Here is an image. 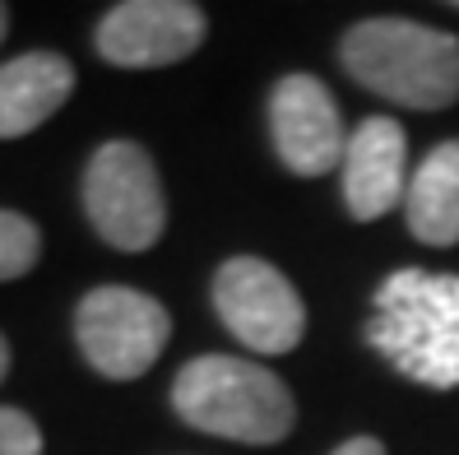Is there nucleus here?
Listing matches in <instances>:
<instances>
[{
  "mask_svg": "<svg viewBox=\"0 0 459 455\" xmlns=\"http://www.w3.org/2000/svg\"><path fill=\"white\" fill-rule=\"evenodd\" d=\"M343 70L399 107L441 112L459 102V38L413 19H362L343 33Z\"/></svg>",
  "mask_w": 459,
  "mask_h": 455,
  "instance_id": "1",
  "label": "nucleus"
},
{
  "mask_svg": "<svg viewBox=\"0 0 459 455\" xmlns=\"http://www.w3.org/2000/svg\"><path fill=\"white\" fill-rule=\"evenodd\" d=\"M330 455H385V446L376 442V437H353V442H343V446L330 451Z\"/></svg>",
  "mask_w": 459,
  "mask_h": 455,
  "instance_id": "14",
  "label": "nucleus"
},
{
  "mask_svg": "<svg viewBox=\"0 0 459 455\" xmlns=\"http://www.w3.org/2000/svg\"><path fill=\"white\" fill-rule=\"evenodd\" d=\"M84 214L117 251H149L168 228V200L153 158L134 140H107L84 168Z\"/></svg>",
  "mask_w": 459,
  "mask_h": 455,
  "instance_id": "4",
  "label": "nucleus"
},
{
  "mask_svg": "<svg viewBox=\"0 0 459 455\" xmlns=\"http://www.w3.org/2000/svg\"><path fill=\"white\" fill-rule=\"evenodd\" d=\"M367 339L403 377L431 390L459 386V275L399 270L376 293Z\"/></svg>",
  "mask_w": 459,
  "mask_h": 455,
  "instance_id": "2",
  "label": "nucleus"
},
{
  "mask_svg": "<svg viewBox=\"0 0 459 455\" xmlns=\"http://www.w3.org/2000/svg\"><path fill=\"white\" fill-rule=\"evenodd\" d=\"M403 214L418 242L427 247H455L459 242V140L437 144L413 172Z\"/></svg>",
  "mask_w": 459,
  "mask_h": 455,
  "instance_id": "11",
  "label": "nucleus"
},
{
  "mask_svg": "<svg viewBox=\"0 0 459 455\" xmlns=\"http://www.w3.org/2000/svg\"><path fill=\"white\" fill-rule=\"evenodd\" d=\"M5 33H10V10L0 5V42H5Z\"/></svg>",
  "mask_w": 459,
  "mask_h": 455,
  "instance_id": "16",
  "label": "nucleus"
},
{
  "mask_svg": "<svg viewBox=\"0 0 459 455\" xmlns=\"http://www.w3.org/2000/svg\"><path fill=\"white\" fill-rule=\"evenodd\" d=\"M42 256V232L29 214L0 209V284L23 279Z\"/></svg>",
  "mask_w": 459,
  "mask_h": 455,
  "instance_id": "12",
  "label": "nucleus"
},
{
  "mask_svg": "<svg viewBox=\"0 0 459 455\" xmlns=\"http://www.w3.org/2000/svg\"><path fill=\"white\" fill-rule=\"evenodd\" d=\"M74 339L93 372L112 381H134L163 358L172 339V316L140 288L102 284L84 293V302L74 307Z\"/></svg>",
  "mask_w": 459,
  "mask_h": 455,
  "instance_id": "5",
  "label": "nucleus"
},
{
  "mask_svg": "<svg viewBox=\"0 0 459 455\" xmlns=\"http://www.w3.org/2000/svg\"><path fill=\"white\" fill-rule=\"evenodd\" d=\"M213 311L255 354H292L307 335L297 288L260 256H232L213 275Z\"/></svg>",
  "mask_w": 459,
  "mask_h": 455,
  "instance_id": "6",
  "label": "nucleus"
},
{
  "mask_svg": "<svg viewBox=\"0 0 459 455\" xmlns=\"http://www.w3.org/2000/svg\"><path fill=\"white\" fill-rule=\"evenodd\" d=\"M74 93V66L61 51H23L0 66V140H19L51 121Z\"/></svg>",
  "mask_w": 459,
  "mask_h": 455,
  "instance_id": "10",
  "label": "nucleus"
},
{
  "mask_svg": "<svg viewBox=\"0 0 459 455\" xmlns=\"http://www.w3.org/2000/svg\"><path fill=\"white\" fill-rule=\"evenodd\" d=\"M269 136L292 177H325L343 163L348 136L334 93L316 74H283L269 93Z\"/></svg>",
  "mask_w": 459,
  "mask_h": 455,
  "instance_id": "8",
  "label": "nucleus"
},
{
  "mask_svg": "<svg viewBox=\"0 0 459 455\" xmlns=\"http://www.w3.org/2000/svg\"><path fill=\"white\" fill-rule=\"evenodd\" d=\"M409 196V144L390 117H367L343 149V205L353 219H385Z\"/></svg>",
  "mask_w": 459,
  "mask_h": 455,
  "instance_id": "9",
  "label": "nucleus"
},
{
  "mask_svg": "<svg viewBox=\"0 0 459 455\" xmlns=\"http://www.w3.org/2000/svg\"><path fill=\"white\" fill-rule=\"evenodd\" d=\"M204 10L191 0H126L98 23V57L121 70L177 66L204 42Z\"/></svg>",
  "mask_w": 459,
  "mask_h": 455,
  "instance_id": "7",
  "label": "nucleus"
},
{
  "mask_svg": "<svg viewBox=\"0 0 459 455\" xmlns=\"http://www.w3.org/2000/svg\"><path fill=\"white\" fill-rule=\"evenodd\" d=\"M0 455H42V427L14 405H0Z\"/></svg>",
  "mask_w": 459,
  "mask_h": 455,
  "instance_id": "13",
  "label": "nucleus"
},
{
  "mask_svg": "<svg viewBox=\"0 0 459 455\" xmlns=\"http://www.w3.org/2000/svg\"><path fill=\"white\" fill-rule=\"evenodd\" d=\"M5 372H10V344H5V335H0V381H5Z\"/></svg>",
  "mask_w": 459,
  "mask_h": 455,
  "instance_id": "15",
  "label": "nucleus"
},
{
  "mask_svg": "<svg viewBox=\"0 0 459 455\" xmlns=\"http://www.w3.org/2000/svg\"><path fill=\"white\" fill-rule=\"evenodd\" d=\"M172 405L200 433L247 446L283 442L297 423V405L274 372L228 354H204L186 363L172 381Z\"/></svg>",
  "mask_w": 459,
  "mask_h": 455,
  "instance_id": "3",
  "label": "nucleus"
}]
</instances>
